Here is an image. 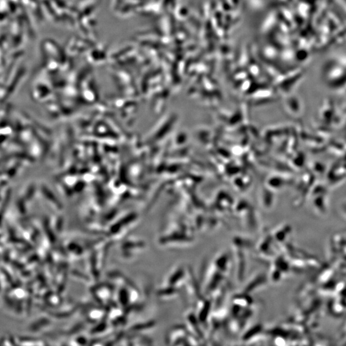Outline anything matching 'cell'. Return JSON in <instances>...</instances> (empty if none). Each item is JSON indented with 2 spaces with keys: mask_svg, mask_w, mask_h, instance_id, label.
<instances>
[{
  "mask_svg": "<svg viewBox=\"0 0 346 346\" xmlns=\"http://www.w3.org/2000/svg\"><path fill=\"white\" fill-rule=\"evenodd\" d=\"M167 341L170 345H201L200 341L191 335L186 326L173 327L168 333Z\"/></svg>",
  "mask_w": 346,
  "mask_h": 346,
  "instance_id": "7a4b0ae2",
  "label": "cell"
},
{
  "mask_svg": "<svg viewBox=\"0 0 346 346\" xmlns=\"http://www.w3.org/2000/svg\"><path fill=\"white\" fill-rule=\"evenodd\" d=\"M210 264L206 275L204 287L205 293L209 295L225 284L231 268L230 254L227 252H221Z\"/></svg>",
  "mask_w": 346,
  "mask_h": 346,
  "instance_id": "6da1fadb",
  "label": "cell"
},
{
  "mask_svg": "<svg viewBox=\"0 0 346 346\" xmlns=\"http://www.w3.org/2000/svg\"><path fill=\"white\" fill-rule=\"evenodd\" d=\"M186 328H188L189 333L193 335L196 339H198L201 344L202 342H207V336L206 332L203 329V325L199 320L195 312H188L186 315Z\"/></svg>",
  "mask_w": 346,
  "mask_h": 346,
  "instance_id": "3957f363",
  "label": "cell"
},
{
  "mask_svg": "<svg viewBox=\"0 0 346 346\" xmlns=\"http://www.w3.org/2000/svg\"><path fill=\"white\" fill-rule=\"evenodd\" d=\"M264 328L263 325L256 324L252 328H250L248 331L244 332L242 336L243 342H258V340H264Z\"/></svg>",
  "mask_w": 346,
  "mask_h": 346,
  "instance_id": "277c9868",
  "label": "cell"
},
{
  "mask_svg": "<svg viewBox=\"0 0 346 346\" xmlns=\"http://www.w3.org/2000/svg\"><path fill=\"white\" fill-rule=\"evenodd\" d=\"M266 278L263 273L259 274L252 277L249 282H247L246 285L243 290L242 293L249 294L251 295L252 292H255L264 287L266 284Z\"/></svg>",
  "mask_w": 346,
  "mask_h": 346,
  "instance_id": "5b68a950",
  "label": "cell"
}]
</instances>
